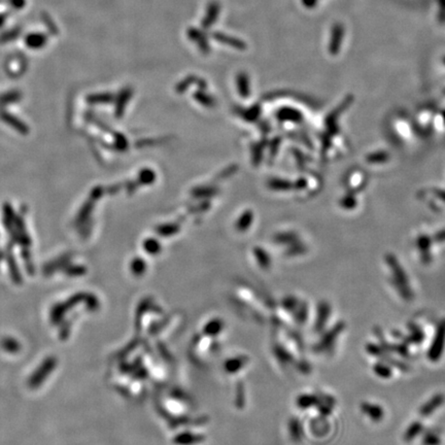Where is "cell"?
I'll list each match as a JSON object with an SVG mask.
<instances>
[{
    "label": "cell",
    "instance_id": "obj_5",
    "mask_svg": "<svg viewBox=\"0 0 445 445\" xmlns=\"http://www.w3.org/2000/svg\"><path fill=\"white\" fill-rule=\"evenodd\" d=\"M374 370H375V372H376L379 376H385V377H387V376H390V375H391L390 368H389V367H384L383 365H380V364H378V365L374 368Z\"/></svg>",
    "mask_w": 445,
    "mask_h": 445
},
{
    "label": "cell",
    "instance_id": "obj_3",
    "mask_svg": "<svg viewBox=\"0 0 445 445\" xmlns=\"http://www.w3.org/2000/svg\"><path fill=\"white\" fill-rule=\"evenodd\" d=\"M362 411L371 419L374 421H379L384 417V410L380 406L369 404V403H362Z\"/></svg>",
    "mask_w": 445,
    "mask_h": 445
},
{
    "label": "cell",
    "instance_id": "obj_4",
    "mask_svg": "<svg viewBox=\"0 0 445 445\" xmlns=\"http://www.w3.org/2000/svg\"><path fill=\"white\" fill-rule=\"evenodd\" d=\"M421 429H423V426L421 425H419L418 423H415V424H412L409 428H408V430H407V432H406V434H405V438L406 439H408V440H410V439H413L420 431H421Z\"/></svg>",
    "mask_w": 445,
    "mask_h": 445
},
{
    "label": "cell",
    "instance_id": "obj_2",
    "mask_svg": "<svg viewBox=\"0 0 445 445\" xmlns=\"http://www.w3.org/2000/svg\"><path fill=\"white\" fill-rule=\"evenodd\" d=\"M445 398L443 395L438 394L435 395L430 401H428L423 407L419 409V414L423 416H429L431 415L436 409H438L444 402Z\"/></svg>",
    "mask_w": 445,
    "mask_h": 445
},
{
    "label": "cell",
    "instance_id": "obj_1",
    "mask_svg": "<svg viewBox=\"0 0 445 445\" xmlns=\"http://www.w3.org/2000/svg\"><path fill=\"white\" fill-rule=\"evenodd\" d=\"M444 346H445V319H443L439 323L436 329L434 340L431 344L430 350L428 352V358L433 362L438 361L442 357Z\"/></svg>",
    "mask_w": 445,
    "mask_h": 445
}]
</instances>
